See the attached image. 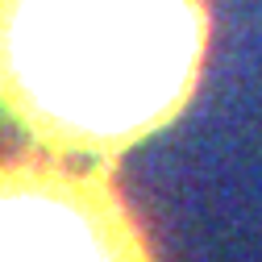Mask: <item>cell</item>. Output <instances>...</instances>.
Listing matches in <instances>:
<instances>
[{"instance_id":"6da1fadb","label":"cell","mask_w":262,"mask_h":262,"mask_svg":"<svg viewBox=\"0 0 262 262\" xmlns=\"http://www.w3.org/2000/svg\"><path fill=\"white\" fill-rule=\"evenodd\" d=\"M208 46V0H0V113L42 150L113 162L179 121Z\"/></svg>"},{"instance_id":"7a4b0ae2","label":"cell","mask_w":262,"mask_h":262,"mask_svg":"<svg viewBox=\"0 0 262 262\" xmlns=\"http://www.w3.org/2000/svg\"><path fill=\"white\" fill-rule=\"evenodd\" d=\"M0 262H154V246L108 162L0 154Z\"/></svg>"}]
</instances>
